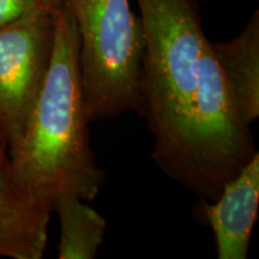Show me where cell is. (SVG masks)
<instances>
[{"label": "cell", "mask_w": 259, "mask_h": 259, "mask_svg": "<svg viewBox=\"0 0 259 259\" xmlns=\"http://www.w3.org/2000/svg\"><path fill=\"white\" fill-rule=\"evenodd\" d=\"M54 10L0 27V121L8 150L21 138L50 66Z\"/></svg>", "instance_id": "4"}, {"label": "cell", "mask_w": 259, "mask_h": 259, "mask_svg": "<svg viewBox=\"0 0 259 259\" xmlns=\"http://www.w3.org/2000/svg\"><path fill=\"white\" fill-rule=\"evenodd\" d=\"M52 206L22 189L12 176L6 145H0V257L41 259Z\"/></svg>", "instance_id": "6"}, {"label": "cell", "mask_w": 259, "mask_h": 259, "mask_svg": "<svg viewBox=\"0 0 259 259\" xmlns=\"http://www.w3.org/2000/svg\"><path fill=\"white\" fill-rule=\"evenodd\" d=\"M59 218V259H94L105 239L107 222L102 215L76 196H63L52 204Z\"/></svg>", "instance_id": "8"}, {"label": "cell", "mask_w": 259, "mask_h": 259, "mask_svg": "<svg viewBox=\"0 0 259 259\" xmlns=\"http://www.w3.org/2000/svg\"><path fill=\"white\" fill-rule=\"evenodd\" d=\"M198 215L208 223L219 259H246L259 210V153L228 181L212 202L200 199Z\"/></svg>", "instance_id": "5"}, {"label": "cell", "mask_w": 259, "mask_h": 259, "mask_svg": "<svg viewBox=\"0 0 259 259\" xmlns=\"http://www.w3.org/2000/svg\"><path fill=\"white\" fill-rule=\"evenodd\" d=\"M63 0H0V27L44 10H54Z\"/></svg>", "instance_id": "9"}, {"label": "cell", "mask_w": 259, "mask_h": 259, "mask_svg": "<svg viewBox=\"0 0 259 259\" xmlns=\"http://www.w3.org/2000/svg\"><path fill=\"white\" fill-rule=\"evenodd\" d=\"M76 22L79 73L89 122L126 112L144 115V37L130 0H63Z\"/></svg>", "instance_id": "3"}, {"label": "cell", "mask_w": 259, "mask_h": 259, "mask_svg": "<svg viewBox=\"0 0 259 259\" xmlns=\"http://www.w3.org/2000/svg\"><path fill=\"white\" fill-rule=\"evenodd\" d=\"M227 85L241 119L252 125L259 118V12L231 41L211 42Z\"/></svg>", "instance_id": "7"}, {"label": "cell", "mask_w": 259, "mask_h": 259, "mask_svg": "<svg viewBox=\"0 0 259 259\" xmlns=\"http://www.w3.org/2000/svg\"><path fill=\"white\" fill-rule=\"evenodd\" d=\"M78 52L76 22L61 3L54 11L53 46L44 84L23 134L8 150L18 185L51 206L63 196L94 200L105 181L90 145Z\"/></svg>", "instance_id": "1"}, {"label": "cell", "mask_w": 259, "mask_h": 259, "mask_svg": "<svg viewBox=\"0 0 259 259\" xmlns=\"http://www.w3.org/2000/svg\"><path fill=\"white\" fill-rule=\"evenodd\" d=\"M0 145H6L8 147V142H6V136L4 132V127L2 125V121H0Z\"/></svg>", "instance_id": "10"}, {"label": "cell", "mask_w": 259, "mask_h": 259, "mask_svg": "<svg viewBox=\"0 0 259 259\" xmlns=\"http://www.w3.org/2000/svg\"><path fill=\"white\" fill-rule=\"evenodd\" d=\"M144 37L142 93L154 161L181 185L186 176L191 108L209 44L199 0H137Z\"/></svg>", "instance_id": "2"}]
</instances>
